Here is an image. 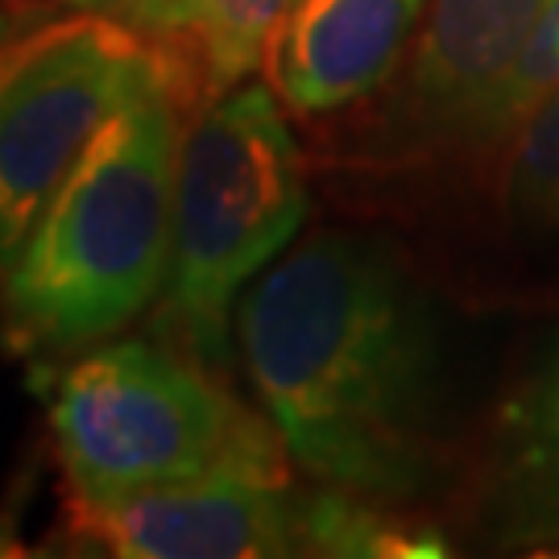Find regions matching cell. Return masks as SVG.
Here are the masks:
<instances>
[{"mask_svg":"<svg viewBox=\"0 0 559 559\" xmlns=\"http://www.w3.org/2000/svg\"><path fill=\"white\" fill-rule=\"evenodd\" d=\"M237 348L290 460L360 498H415L436 473L443 323L390 240L328 228L237 307Z\"/></svg>","mask_w":559,"mask_h":559,"instance_id":"1","label":"cell"},{"mask_svg":"<svg viewBox=\"0 0 559 559\" xmlns=\"http://www.w3.org/2000/svg\"><path fill=\"white\" fill-rule=\"evenodd\" d=\"M162 59V55H158ZM179 87L166 62L100 124L0 274L9 340L75 357L162 295L179 166Z\"/></svg>","mask_w":559,"mask_h":559,"instance_id":"2","label":"cell"},{"mask_svg":"<svg viewBox=\"0 0 559 559\" xmlns=\"http://www.w3.org/2000/svg\"><path fill=\"white\" fill-rule=\"evenodd\" d=\"M274 83L245 80L200 108L179 141L162 328L203 365L228 360L240 295L307 221V166Z\"/></svg>","mask_w":559,"mask_h":559,"instance_id":"3","label":"cell"},{"mask_svg":"<svg viewBox=\"0 0 559 559\" xmlns=\"http://www.w3.org/2000/svg\"><path fill=\"white\" fill-rule=\"evenodd\" d=\"M46 415L67 489L87 498L216 473L286 477L290 452L270 419L240 411L179 348L92 344L55 373Z\"/></svg>","mask_w":559,"mask_h":559,"instance_id":"4","label":"cell"},{"mask_svg":"<svg viewBox=\"0 0 559 559\" xmlns=\"http://www.w3.org/2000/svg\"><path fill=\"white\" fill-rule=\"evenodd\" d=\"M158 62L154 41L124 21L75 13L41 25L0 80V274L87 141Z\"/></svg>","mask_w":559,"mask_h":559,"instance_id":"5","label":"cell"},{"mask_svg":"<svg viewBox=\"0 0 559 559\" xmlns=\"http://www.w3.org/2000/svg\"><path fill=\"white\" fill-rule=\"evenodd\" d=\"M67 535L112 559H274L307 556L302 498L286 477L216 473L112 498L67 489Z\"/></svg>","mask_w":559,"mask_h":559,"instance_id":"6","label":"cell"},{"mask_svg":"<svg viewBox=\"0 0 559 559\" xmlns=\"http://www.w3.org/2000/svg\"><path fill=\"white\" fill-rule=\"evenodd\" d=\"M543 13L547 0H427L394 124L415 145L501 141Z\"/></svg>","mask_w":559,"mask_h":559,"instance_id":"7","label":"cell"},{"mask_svg":"<svg viewBox=\"0 0 559 559\" xmlns=\"http://www.w3.org/2000/svg\"><path fill=\"white\" fill-rule=\"evenodd\" d=\"M423 13L427 0H299L265 50L278 100L299 117H328L373 96Z\"/></svg>","mask_w":559,"mask_h":559,"instance_id":"8","label":"cell"},{"mask_svg":"<svg viewBox=\"0 0 559 559\" xmlns=\"http://www.w3.org/2000/svg\"><path fill=\"white\" fill-rule=\"evenodd\" d=\"M299 0H150L124 21L154 41L175 87L203 104L237 87L265 62L270 38Z\"/></svg>","mask_w":559,"mask_h":559,"instance_id":"9","label":"cell"},{"mask_svg":"<svg viewBox=\"0 0 559 559\" xmlns=\"http://www.w3.org/2000/svg\"><path fill=\"white\" fill-rule=\"evenodd\" d=\"M501 443L519 519L539 535H559V332L506 402Z\"/></svg>","mask_w":559,"mask_h":559,"instance_id":"10","label":"cell"},{"mask_svg":"<svg viewBox=\"0 0 559 559\" xmlns=\"http://www.w3.org/2000/svg\"><path fill=\"white\" fill-rule=\"evenodd\" d=\"M302 539L307 556H344V559H440L448 543L440 531L411 526L385 510L365 506L360 493L323 489L302 498Z\"/></svg>","mask_w":559,"mask_h":559,"instance_id":"11","label":"cell"},{"mask_svg":"<svg viewBox=\"0 0 559 559\" xmlns=\"http://www.w3.org/2000/svg\"><path fill=\"white\" fill-rule=\"evenodd\" d=\"M501 195L514 221L531 228H559V87L543 92L506 133Z\"/></svg>","mask_w":559,"mask_h":559,"instance_id":"12","label":"cell"},{"mask_svg":"<svg viewBox=\"0 0 559 559\" xmlns=\"http://www.w3.org/2000/svg\"><path fill=\"white\" fill-rule=\"evenodd\" d=\"M551 87H559V0H547L539 34H535L531 50H526V62H522L519 71V87H514V120Z\"/></svg>","mask_w":559,"mask_h":559,"instance_id":"13","label":"cell"},{"mask_svg":"<svg viewBox=\"0 0 559 559\" xmlns=\"http://www.w3.org/2000/svg\"><path fill=\"white\" fill-rule=\"evenodd\" d=\"M50 4L55 0H13V4H0V46H9L21 34H29V29H38L46 21H55L50 17Z\"/></svg>","mask_w":559,"mask_h":559,"instance_id":"14","label":"cell"},{"mask_svg":"<svg viewBox=\"0 0 559 559\" xmlns=\"http://www.w3.org/2000/svg\"><path fill=\"white\" fill-rule=\"evenodd\" d=\"M55 4H67V9H75V13H96V17L129 21L138 9H145L150 0H55Z\"/></svg>","mask_w":559,"mask_h":559,"instance_id":"15","label":"cell"},{"mask_svg":"<svg viewBox=\"0 0 559 559\" xmlns=\"http://www.w3.org/2000/svg\"><path fill=\"white\" fill-rule=\"evenodd\" d=\"M46 25H50V21H46ZM38 29H41V25H38ZM38 29H29V34H21V38H13V41H9V46H0V80H4V75H9L13 67H17L21 55H25L29 46H34V38H38Z\"/></svg>","mask_w":559,"mask_h":559,"instance_id":"16","label":"cell"},{"mask_svg":"<svg viewBox=\"0 0 559 559\" xmlns=\"http://www.w3.org/2000/svg\"><path fill=\"white\" fill-rule=\"evenodd\" d=\"M0 4H13V0H0Z\"/></svg>","mask_w":559,"mask_h":559,"instance_id":"17","label":"cell"}]
</instances>
